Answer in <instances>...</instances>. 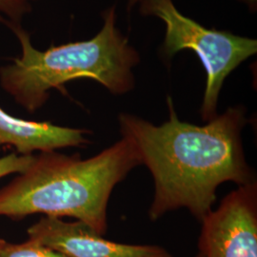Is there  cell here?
<instances>
[{"label":"cell","instance_id":"obj_6","mask_svg":"<svg viewBox=\"0 0 257 257\" xmlns=\"http://www.w3.org/2000/svg\"><path fill=\"white\" fill-rule=\"evenodd\" d=\"M29 239L67 257H174L156 245L113 242L80 221L66 222L45 216L29 228Z\"/></svg>","mask_w":257,"mask_h":257},{"label":"cell","instance_id":"obj_3","mask_svg":"<svg viewBox=\"0 0 257 257\" xmlns=\"http://www.w3.org/2000/svg\"><path fill=\"white\" fill-rule=\"evenodd\" d=\"M101 18V29L92 38L39 51L20 23L0 17L19 38L22 50L20 57L0 68L2 88L31 112L46 103L51 90L65 93V84L75 79L94 80L115 95L132 92L140 54L117 26L115 6L104 10Z\"/></svg>","mask_w":257,"mask_h":257},{"label":"cell","instance_id":"obj_2","mask_svg":"<svg viewBox=\"0 0 257 257\" xmlns=\"http://www.w3.org/2000/svg\"><path fill=\"white\" fill-rule=\"evenodd\" d=\"M138 165V151L126 138L87 159L55 151L41 153L0 190V216L74 217L104 235L111 192Z\"/></svg>","mask_w":257,"mask_h":257},{"label":"cell","instance_id":"obj_15","mask_svg":"<svg viewBox=\"0 0 257 257\" xmlns=\"http://www.w3.org/2000/svg\"><path fill=\"white\" fill-rule=\"evenodd\" d=\"M22 1H25V2L29 3V1H34V0H22Z\"/></svg>","mask_w":257,"mask_h":257},{"label":"cell","instance_id":"obj_12","mask_svg":"<svg viewBox=\"0 0 257 257\" xmlns=\"http://www.w3.org/2000/svg\"><path fill=\"white\" fill-rule=\"evenodd\" d=\"M141 0H127V10H128V12H131L132 10L134 9L137 5H138V3Z\"/></svg>","mask_w":257,"mask_h":257},{"label":"cell","instance_id":"obj_13","mask_svg":"<svg viewBox=\"0 0 257 257\" xmlns=\"http://www.w3.org/2000/svg\"><path fill=\"white\" fill-rule=\"evenodd\" d=\"M6 241H4V240H2V239H0V248L3 246V244L5 243Z\"/></svg>","mask_w":257,"mask_h":257},{"label":"cell","instance_id":"obj_7","mask_svg":"<svg viewBox=\"0 0 257 257\" xmlns=\"http://www.w3.org/2000/svg\"><path fill=\"white\" fill-rule=\"evenodd\" d=\"M88 130L57 126L51 122L20 119L0 106V146L16 148L19 155L53 152L57 149L81 147L90 141Z\"/></svg>","mask_w":257,"mask_h":257},{"label":"cell","instance_id":"obj_8","mask_svg":"<svg viewBox=\"0 0 257 257\" xmlns=\"http://www.w3.org/2000/svg\"><path fill=\"white\" fill-rule=\"evenodd\" d=\"M0 257H67L53 248L28 239L20 244L5 242L0 248Z\"/></svg>","mask_w":257,"mask_h":257},{"label":"cell","instance_id":"obj_4","mask_svg":"<svg viewBox=\"0 0 257 257\" xmlns=\"http://www.w3.org/2000/svg\"><path fill=\"white\" fill-rule=\"evenodd\" d=\"M138 10L141 16L157 18L165 24V36L158 51L163 62L170 64L184 50L197 55L206 72L200 115L205 122L213 119L218 114V100L225 80L243 62L256 55V39L204 27L183 15L174 0H141Z\"/></svg>","mask_w":257,"mask_h":257},{"label":"cell","instance_id":"obj_10","mask_svg":"<svg viewBox=\"0 0 257 257\" xmlns=\"http://www.w3.org/2000/svg\"><path fill=\"white\" fill-rule=\"evenodd\" d=\"M31 11L30 3L22 0H0V12L6 15L10 21L19 23Z\"/></svg>","mask_w":257,"mask_h":257},{"label":"cell","instance_id":"obj_9","mask_svg":"<svg viewBox=\"0 0 257 257\" xmlns=\"http://www.w3.org/2000/svg\"><path fill=\"white\" fill-rule=\"evenodd\" d=\"M35 156L12 154L0 158V178L11 174H21L33 163Z\"/></svg>","mask_w":257,"mask_h":257},{"label":"cell","instance_id":"obj_11","mask_svg":"<svg viewBox=\"0 0 257 257\" xmlns=\"http://www.w3.org/2000/svg\"><path fill=\"white\" fill-rule=\"evenodd\" d=\"M239 3L245 5L247 7V9L251 13L254 14L257 11V0H235Z\"/></svg>","mask_w":257,"mask_h":257},{"label":"cell","instance_id":"obj_14","mask_svg":"<svg viewBox=\"0 0 257 257\" xmlns=\"http://www.w3.org/2000/svg\"><path fill=\"white\" fill-rule=\"evenodd\" d=\"M194 257H202V255H201V253H199V252H198V253H197V254H196Z\"/></svg>","mask_w":257,"mask_h":257},{"label":"cell","instance_id":"obj_5","mask_svg":"<svg viewBox=\"0 0 257 257\" xmlns=\"http://www.w3.org/2000/svg\"><path fill=\"white\" fill-rule=\"evenodd\" d=\"M202 257H257V186H239L201 221Z\"/></svg>","mask_w":257,"mask_h":257},{"label":"cell","instance_id":"obj_1","mask_svg":"<svg viewBox=\"0 0 257 257\" xmlns=\"http://www.w3.org/2000/svg\"><path fill=\"white\" fill-rule=\"evenodd\" d=\"M167 107L169 118L159 126L120 113V133L134 144L141 165L147 166L153 175L151 220L185 208L201 222L212 211L221 184L255 183L242 144V131L248 122L246 108L229 107L198 126L179 119L170 95Z\"/></svg>","mask_w":257,"mask_h":257}]
</instances>
